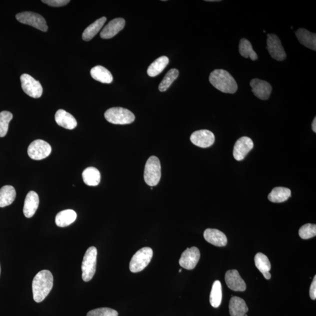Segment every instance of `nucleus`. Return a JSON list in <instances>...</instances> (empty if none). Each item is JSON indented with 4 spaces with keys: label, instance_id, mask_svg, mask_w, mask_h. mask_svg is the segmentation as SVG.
Masks as SVG:
<instances>
[{
    "label": "nucleus",
    "instance_id": "nucleus-25",
    "mask_svg": "<svg viewBox=\"0 0 316 316\" xmlns=\"http://www.w3.org/2000/svg\"><path fill=\"white\" fill-rule=\"evenodd\" d=\"M16 198L15 188L6 185L0 188V208H4L12 204Z\"/></svg>",
    "mask_w": 316,
    "mask_h": 316
},
{
    "label": "nucleus",
    "instance_id": "nucleus-39",
    "mask_svg": "<svg viewBox=\"0 0 316 316\" xmlns=\"http://www.w3.org/2000/svg\"><path fill=\"white\" fill-rule=\"evenodd\" d=\"M206 2H220V1L219 0H218V1L217 0H208V1L207 0V1Z\"/></svg>",
    "mask_w": 316,
    "mask_h": 316
},
{
    "label": "nucleus",
    "instance_id": "nucleus-33",
    "mask_svg": "<svg viewBox=\"0 0 316 316\" xmlns=\"http://www.w3.org/2000/svg\"><path fill=\"white\" fill-rule=\"evenodd\" d=\"M12 118V112L8 111L0 112V137H4L8 134L9 123Z\"/></svg>",
    "mask_w": 316,
    "mask_h": 316
},
{
    "label": "nucleus",
    "instance_id": "nucleus-5",
    "mask_svg": "<svg viewBox=\"0 0 316 316\" xmlns=\"http://www.w3.org/2000/svg\"><path fill=\"white\" fill-rule=\"evenodd\" d=\"M104 116L108 122L119 125L129 124L134 122L136 118L132 112L122 108H113L108 110Z\"/></svg>",
    "mask_w": 316,
    "mask_h": 316
},
{
    "label": "nucleus",
    "instance_id": "nucleus-4",
    "mask_svg": "<svg viewBox=\"0 0 316 316\" xmlns=\"http://www.w3.org/2000/svg\"><path fill=\"white\" fill-rule=\"evenodd\" d=\"M144 180L151 187L156 186L161 178L160 160L154 156H150L146 164L144 174Z\"/></svg>",
    "mask_w": 316,
    "mask_h": 316
},
{
    "label": "nucleus",
    "instance_id": "nucleus-35",
    "mask_svg": "<svg viewBox=\"0 0 316 316\" xmlns=\"http://www.w3.org/2000/svg\"><path fill=\"white\" fill-rule=\"evenodd\" d=\"M118 312L108 308H102L94 309L88 312L87 316H118Z\"/></svg>",
    "mask_w": 316,
    "mask_h": 316
},
{
    "label": "nucleus",
    "instance_id": "nucleus-11",
    "mask_svg": "<svg viewBox=\"0 0 316 316\" xmlns=\"http://www.w3.org/2000/svg\"><path fill=\"white\" fill-rule=\"evenodd\" d=\"M200 258V250L197 247L193 246L192 248H188L182 253L178 262L184 268L192 270L197 266Z\"/></svg>",
    "mask_w": 316,
    "mask_h": 316
},
{
    "label": "nucleus",
    "instance_id": "nucleus-10",
    "mask_svg": "<svg viewBox=\"0 0 316 316\" xmlns=\"http://www.w3.org/2000/svg\"><path fill=\"white\" fill-rule=\"evenodd\" d=\"M266 49L271 57L278 61L286 59V54L278 36L274 34H268Z\"/></svg>",
    "mask_w": 316,
    "mask_h": 316
},
{
    "label": "nucleus",
    "instance_id": "nucleus-8",
    "mask_svg": "<svg viewBox=\"0 0 316 316\" xmlns=\"http://www.w3.org/2000/svg\"><path fill=\"white\" fill-rule=\"evenodd\" d=\"M22 90L30 97L38 98L42 94L43 88L40 82L28 74H23L20 78Z\"/></svg>",
    "mask_w": 316,
    "mask_h": 316
},
{
    "label": "nucleus",
    "instance_id": "nucleus-18",
    "mask_svg": "<svg viewBox=\"0 0 316 316\" xmlns=\"http://www.w3.org/2000/svg\"><path fill=\"white\" fill-rule=\"evenodd\" d=\"M40 200L36 192L30 191L26 195L24 202L23 212L26 218H32L38 208Z\"/></svg>",
    "mask_w": 316,
    "mask_h": 316
},
{
    "label": "nucleus",
    "instance_id": "nucleus-38",
    "mask_svg": "<svg viewBox=\"0 0 316 316\" xmlns=\"http://www.w3.org/2000/svg\"><path fill=\"white\" fill-rule=\"evenodd\" d=\"M312 130H314V132H316V118H314V122L312 123Z\"/></svg>",
    "mask_w": 316,
    "mask_h": 316
},
{
    "label": "nucleus",
    "instance_id": "nucleus-28",
    "mask_svg": "<svg viewBox=\"0 0 316 316\" xmlns=\"http://www.w3.org/2000/svg\"><path fill=\"white\" fill-rule=\"evenodd\" d=\"M291 196L290 188L284 187L274 188L268 195L269 200L272 202H282Z\"/></svg>",
    "mask_w": 316,
    "mask_h": 316
},
{
    "label": "nucleus",
    "instance_id": "nucleus-2",
    "mask_svg": "<svg viewBox=\"0 0 316 316\" xmlns=\"http://www.w3.org/2000/svg\"><path fill=\"white\" fill-rule=\"evenodd\" d=\"M209 81L216 88L224 94H234L238 89L235 79L225 70L212 71L210 74Z\"/></svg>",
    "mask_w": 316,
    "mask_h": 316
},
{
    "label": "nucleus",
    "instance_id": "nucleus-40",
    "mask_svg": "<svg viewBox=\"0 0 316 316\" xmlns=\"http://www.w3.org/2000/svg\"><path fill=\"white\" fill-rule=\"evenodd\" d=\"M182 272V270H181V269H180V272Z\"/></svg>",
    "mask_w": 316,
    "mask_h": 316
},
{
    "label": "nucleus",
    "instance_id": "nucleus-21",
    "mask_svg": "<svg viewBox=\"0 0 316 316\" xmlns=\"http://www.w3.org/2000/svg\"><path fill=\"white\" fill-rule=\"evenodd\" d=\"M248 312L246 302L237 296L232 297L229 303V312L231 316H245Z\"/></svg>",
    "mask_w": 316,
    "mask_h": 316
},
{
    "label": "nucleus",
    "instance_id": "nucleus-13",
    "mask_svg": "<svg viewBox=\"0 0 316 316\" xmlns=\"http://www.w3.org/2000/svg\"><path fill=\"white\" fill-rule=\"evenodd\" d=\"M253 148L254 142L252 139L247 136L242 137L236 140L234 146V158L236 160H242Z\"/></svg>",
    "mask_w": 316,
    "mask_h": 316
},
{
    "label": "nucleus",
    "instance_id": "nucleus-29",
    "mask_svg": "<svg viewBox=\"0 0 316 316\" xmlns=\"http://www.w3.org/2000/svg\"><path fill=\"white\" fill-rule=\"evenodd\" d=\"M169 59L166 56H161L154 62L147 70V74L150 77H156L162 73L169 64Z\"/></svg>",
    "mask_w": 316,
    "mask_h": 316
},
{
    "label": "nucleus",
    "instance_id": "nucleus-6",
    "mask_svg": "<svg viewBox=\"0 0 316 316\" xmlns=\"http://www.w3.org/2000/svg\"><path fill=\"white\" fill-rule=\"evenodd\" d=\"M153 256V250L144 247L133 256L130 262V270L133 273L140 272L149 265Z\"/></svg>",
    "mask_w": 316,
    "mask_h": 316
},
{
    "label": "nucleus",
    "instance_id": "nucleus-22",
    "mask_svg": "<svg viewBox=\"0 0 316 316\" xmlns=\"http://www.w3.org/2000/svg\"><path fill=\"white\" fill-rule=\"evenodd\" d=\"M256 266L267 280L270 279L271 274L270 271L271 269L270 261L265 254L258 252L256 254L255 258Z\"/></svg>",
    "mask_w": 316,
    "mask_h": 316
},
{
    "label": "nucleus",
    "instance_id": "nucleus-3",
    "mask_svg": "<svg viewBox=\"0 0 316 316\" xmlns=\"http://www.w3.org/2000/svg\"><path fill=\"white\" fill-rule=\"evenodd\" d=\"M97 256L98 250L95 246H90L85 253L82 264V279L84 282L91 280L94 276Z\"/></svg>",
    "mask_w": 316,
    "mask_h": 316
},
{
    "label": "nucleus",
    "instance_id": "nucleus-34",
    "mask_svg": "<svg viewBox=\"0 0 316 316\" xmlns=\"http://www.w3.org/2000/svg\"><path fill=\"white\" fill-rule=\"evenodd\" d=\"M298 235L301 238L304 240L310 239L315 236H316V224L308 223L301 226L298 231Z\"/></svg>",
    "mask_w": 316,
    "mask_h": 316
},
{
    "label": "nucleus",
    "instance_id": "nucleus-1",
    "mask_svg": "<svg viewBox=\"0 0 316 316\" xmlns=\"http://www.w3.org/2000/svg\"><path fill=\"white\" fill-rule=\"evenodd\" d=\"M54 278L50 270H43L38 273L32 281L34 300L40 303L46 298L52 288Z\"/></svg>",
    "mask_w": 316,
    "mask_h": 316
},
{
    "label": "nucleus",
    "instance_id": "nucleus-37",
    "mask_svg": "<svg viewBox=\"0 0 316 316\" xmlns=\"http://www.w3.org/2000/svg\"><path fill=\"white\" fill-rule=\"evenodd\" d=\"M309 294L312 300H316V276L314 277V280L312 281L311 286L310 288V292H309Z\"/></svg>",
    "mask_w": 316,
    "mask_h": 316
},
{
    "label": "nucleus",
    "instance_id": "nucleus-12",
    "mask_svg": "<svg viewBox=\"0 0 316 316\" xmlns=\"http://www.w3.org/2000/svg\"><path fill=\"white\" fill-rule=\"evenodd\" d=\"M190 140L196 146L206 148L214 145L215 136L210 130H196L192 134Z\"/></svg>",
    "mask_w": 316,
    "mask_h": 316
},
{
    "label": "nucleus",
    "instance_id": "nucleus-26",
    "mask_svg": "<svg viewBox=\"0 0 316 316\" xmlns=\"http://www.w3.org/2000/svg\"><path fill=\"white\" fill-rule=\"evenodd\" d=\"M82 177L86 184L89 186H96L101 180V174L99 170L94 167L86 168L82 174Z\"/></svg>",
    "mask_w": 316,
    "mask_h": 316
},
{
    "label": "nucleus",
    "instance_id": "nucleus-41",
    "mask_svg": "<svg viewBox=\"0 0 316 316\" xmlns=\"http://www.w3.org/2000/svg\"><path fill=\"white\" fill-rule=\"evenodd\" d=\"M245 316H248V315H247L246 314L245 315Z\"/></svg>",
    "mask_w": 316,
    "mask_h": 316
},
{
    "label": "nucleus",
    "instance_id": "nucleus-24",
    "mask_svg": "<svg viewBox=\"0 0 316 316\" xmlns=\"http://www.w3.org/2000/svg\"><path fill=\"white\" fill-rule=\"evenodd\" d=\"M76 218V212L73 210H65L57 214L56 218V224L60 228H65L74 222Z\"/></svg>",
    "mask_w": 316,
    "mask_h": 316
},
{
    "label": "nucleus",
    "instance_id": "nucleus-9",
    "mask_svg": "<svg viewBox=\"0 0 316 316\" xmlns=\"http://www.w3.org/2000/svg\"><path fill=\"white\" fill-rule=\"evenodd\" d=\"M52 148L49 144L41 140H34L28 148V154L32 159L42 160L51 153Z\"/></svg>",
    "mask_w": 316,
    "mask_h": 316
},
{
    "label": "nucleus",
    "instance_id": "nucleus-17",
    "mask_svg": "<svg viewBox=\"0 0 316 316\" xmlns=\"http://www.w3.org/2000/svg\"><path fill=\"white\" fill-rule=\"evenodd\" d=\"M204 238L208 242L216 246L222 247L228 244V238L225 234L217 229H206Z\"/></svg>",
    "mask_w": 316,
    "mask_h": 316
},
{
    "label": "nucleus",
    "instance_id": "nucleus-42",
    "mask_svg": "<svg viewBox=\"0 0 316 316\" xmlns=\"http://www.w3.org/2000/svg\"><path fill=\"white\" fill-rule=\"evenodd\" d=\"M0 270H1V269H0Z\"/></svg>",
    "mask_w": 316,
    "mask_h": 316
},
{
    "label": "nucleus",
    "instance_id": "nucleus-23",
    "mask_svg": "<svg viewBox=\"0 0 316 316\" xmlns=\"http://www.w3.org/2000/svg\"><path fill=\"white\" fill-rule=\"evenodd\" d=\"M90 74L92 78L102 84H111L113 80L111 72L102 66H96L90 70Z\"/></svg>",
    "mask_w": 316,
    "mask_h": 316
},
{
    "label": "nucleus",
    "instance_id": "nucleus-19",
    "mask_svg": "<svg viewBox=\"0 0 316 316\" xmlns=\"http://www.w3.org/2000/svg\"><path fill=\"white\" fill-rule=\"evenodd\" d=\"M54 118L58 124L64 128L74 130L78 125L74 116L64 110H58Z\"/></svg>",
    "mask_w": 316,
    "mask_h": 316
},
{
    "label": "nucleus",
    "instance_id": "nucleus-20",
    "mask_svg": "<svg viewBox=\"0 0 316 316\" xmlns=\"http://www.w3.org/2000/svg\"><path fill=\"white\" fill-rule=\"evenodd\" d=\"M296 36L302 44L312 50H316V34L304 28H300L296 32Z\"/></svg>",
    "mask_w": 316,
    "mask_h": 316
},
{
    "label": "nucleus",
    "instance_id": "nucleus-16",
    "mask_svg": "<svg viewBox=\"0 0 316 316\" xmlns=\"http://www.w3.org/2000/svg\"><path fill=\"white\" fill-rule=\"evenodd\" d=\"M125 24V20L122 18L112 20L102 30L100 33L102 38H112L124 28Z\"/></svg>",
    "mask_w": 316,
    "mask_h": 316
},
{
    "label": "nucleus",
    "instance_id": "nucleus-7",
    "mask_svg": "<svg viewBox=\"0 0 316 316\" xmlns=\"http://www.w3.org/2000/svg\"><path fill=\"white\" fill-rule=\"evenodd\" d=\"M16 19L20 23L34 27L41 32H46L48 27L46 20L36 12H26L16 15Z\"/></svg>",
    "mask_w": 316,
    "mask_h": 316
},
{
    "label": "nucleus",
    "instance_id": "nucleus-32",
    "mask_svg": "<svg viewBox=\"0 0 316 316\" xmlns=\"http://www.w3.org/2000/svg\"><path fill=\"white\" fill-rule=\"evenodd\" d=\"M178 74L180 72L176 68H172L168 71L159 86L160 91L164 92L167 90L171 84H173V82L178 78Z\"/></svg>",
    "mask_w": 316,
    "mask_h": 316
},
{
    "label": "nucleus",
    "instance_id": "nucleus-14",
    "mask_svg": "<svg viewBox=\"0 0 316 316\" xmlns=\"http://www.w3.org/2000/svg\"><path fill=\"white\" fill-rule=\"evenodd\" d=\"M250 86L253 94L256 98L262 100H266L270 98L272 88L268 82L259 78H254L250 81Z\"/></svg>",
    "mask_w": 316,
    "mask_h": 316
},
{
    "label": "nucleus",
    "instance_id": "nucleus-27",
    "mask_svg": "<svg viewBox=\"0 0 316 316\" xmlns=\"http://www.w3.org/2000/svg\"><path fill=\"white\" fill-rule=\"evenodd\" d=\"M107 18L105 16L96 20L84 30L82 34V38L85 41L90 40L101 30Z\"/></svg>",
    "mask_w": 316,
    "mask_h": 316
},
{
    "label": "nucleus",
    "instance_id": "nucleus-15",
    "mask_svg": "<svg viewBox=\"0 0 316 316\" xmlns=\"http://www.w3.org/2000/svg\"><path fill=\"white\" fill-rule=\"evenodd\" d=\"M225 280L226 285L230 290L236 292H244L246 290L245 281L236 270H229L225 274Z\"/></svg>",
    "mask_w": 316,
    "mask_h": 316
},
{
    "label": "nucleus",
    "instance_id": "nucleus-31",
    "mask_svg": "<svg viewBox=\"0 0 316 316\" xmlns=\"http://www.w3.org/2000/svg\"><path fill=\"white\" fill-rule=\"evenodd\" d=\"M222 300V284L219 280H216L212 284L210 302L212 307L218 308L220 306Z\"/></svg>",
    "mask_w": 316,
    "mask_h": 316
},
{
    "label": "nucleus",
    "instance_id": "nucleus-36",
    "mask_svg": "<svg viewBox=\"0 0 316 316\" xmlns=\"http://www.w3.org/2000/svg\"><path fill=\"white\" fill-rule=\"evenodd\" d=\"M42 2L51 6L60 8V6L67 5L70 1V0H43Z\"/></svg>",
    "mask_w": 316,
    "mask_h": 316
},
{
    "label": "nucleus",
    "instance_id": "nucleus-30",
    "mask_svg": "<svg viewBox=\"0 0 316 316\" xmlns=\"http://www.w3.org/2000/svg\"><path fill=\"white\" fill-rule=\"evenodd\" d=\"M239 52L242 57L245 58H250L253 61L257 60L258 58V54L253 50L252 44L248 40L245 38L240 40Z\"/></svg>",
    "mask_w": 316,
    "mask_h": 316
}]
</instances>
